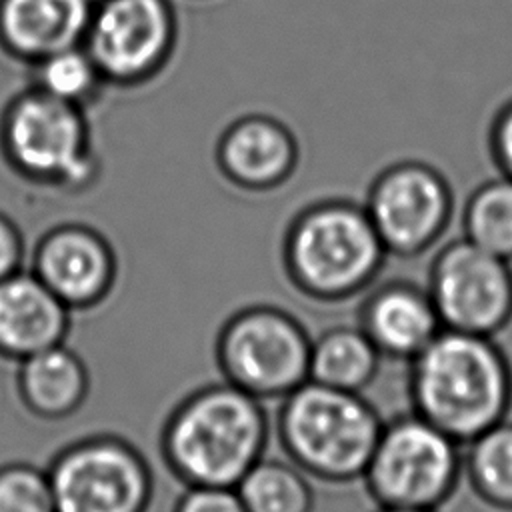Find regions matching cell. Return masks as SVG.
<instances>
[{"mask_svg":"<svg viewBox=\"0 0 512 512\" xmlns=\"http://www.w3.org/2000/svg\"><path fill=\"white\" fill-rule=\"evenodd\" d=\"M408 366L412 412L462 446L510 414L512 364L494 336L442 328Z\"/></svg>","mask_w":512,"mask_h":512,"instance_id":"cell-1","label":"cell"},{"mask_svg":"<svg viewBox=\"0 0 512 512\" xmlns=\"http://www.w3.org/2000/svg\"><path fill=\"white\" fill-rule=\"evenodd\" d=\"M268 416L262 400L224 382L178 402L162 430V456L186 486H236L264 456Z\"/></svg>","mask_w":512,"mask_h":512,"instance_id":"cell-2","label":"cell"},{"mask_svg":"<svg viewBox=\"0 0 512 512\" xmlns=\"http://www.w3.org/2000/svg\"><path fill=\"white\" fill-rule=\"evenodd\" d=\"M284 454L322 482L362 480L384 420L362 396L306 380L280 400L276 418Z\"/></svg>","mask_w":512,"mask_h":512,"instance_id":"cell-3","label":"cell"},{"mask_svg":"<svg viewBox=\"0 0 512 512\" xmlns=\"http://www.w3.org/2000/svg\"><path fill=\"white\" fill-rule=\"evenodd\" d=\"M386 256L366 208L350 200L310 204L284 238V266L292 284L322 302L360 294L376 280Z\"/></svg>","mask_w":512,"mask_h":512,"instance_id":"cell-4","label":"cell"},{"mask_svg":"<svg viewBox=\"0 0 512 512\" xmlns=\"http://www.w3.org/2000/svg\"><path fill=\"white\" fill-rule=\"evenodd\" d=\"M464 478V446L418 416L384 422L362 482L376 506L440 510Z\"/></svg>","mask_w":512,"mask_h":512,"instance_id":"cell-5","label":"cell"},{"mask_svg":"<svg viewBox=\"0 0 512 512\" xmlns=\"http://www.w3.org/2000/svg\"><path fill=\"white\" fill-rule=\"evenodd\" d=\"M2 140L14 168L34 182L76 192L98 178L86 110L34 86L6 110Z\"/></svg>","mask_w":512,"mask_h":512,"instance_id":"cell-6","label":"cell"},{"mask_svg":"<svg viewBox=\"0 0 512 512\" xmlns=\"http://www.w3.org/2000/svg\"><path fill=\"white\" fill-rule=\"evenodd\" d=\"M312 336L290 312L254 304L218 332L216 360L224 380L258 400H282L308 380Z\"/></svg>","mask_w":512,"mask_h":512,"instance_id":"cell-7","label":"cell"},{"mask_svg":"<svg viewBox=\"0 0 512 512\" xmlns=\"http://www.w3.org/2000/svg\"><path fill=\"white\" fill-rule=\"evenodd\" d=\"M46 470L56 512H146L154 496L150 464L116 434L68 444Z\"/></svg>","mask_w":512,"mask_h":512,"instance_id":"cell-8","label":"cell"},{"mask_svg":"<svg viewBox=\"0 0 512 512\" xmlns=\"http://www.w3.org/2000/svg\"><path fill=\"white\" fill-rule=\"evenodd\" d=\"M176 38L170 0H96L82 46L106 84L130 88L162 72Z\"/></svg>","mask_w":512,"mask_h":512,"instance_id":"cell-9","label":"cell"},{"mask_svg":"<svg viewBox=\"0 0 512 512\" xmlns=\"http://www.w3.org/2000/svg\"><path fill=\"white\" fill-rule=\"evenodd\" d=\"M364 208L388 254L416 258L448 230L454 192L444 172L430 162L400 160L374 178Z\"/></svg>","mask_w":512,"mask_h":512,"instance_id":"cell-10","label":"cell"},{"mask_svg":"<svg viewBox=\"0 0 512 512\" xmlns=\"http://www.w3.org/2000/svg\"><path fill=\"white\" fill-rule=\"evenodd\" d=\"M426 290L448 330L496 338L512 322V262L464 236L438 248Z\"/></svg>","mask_w":512,"mask_h":512,"instance_id":"cell-11","label":"cell"},{"mask_svg":"<svg viewBox=\"0 0 512 512\" xmlns=\"http://www.w3.org/2000/svg\"><path fill=\"white\" fill-rule=\"evenodd\" d=\"M32 272L70 310H88L110 294L118 262L110 242L96 228L62 222L38 240Z\"/></svg>","mask_w":512,"mask_h":512,"instance_id":"cell-12","label":"cell"},{"mask_svg":"<svg viewBox=\"0 0 512 512\" xmlns=\"http://www.w3.org/2000/svg\"><path fill=\"white\" fill-rule=\"evenodd\" d=\"M216 164L242 190H272L292 176L298 164V142L280 120L248 114L222 132L216 144Z\"/></svg>","mask_w":512,"mask_h":512,"instance_id":"cell-13","label":"cell"},{"mask_svg":"<svg viewBox=\"0 0 512 512\" xmlns=\"http://www.w3.org/2000/svg\"><path fill=\"white\" fill-rule=\"evenodd\" d=\"M386 358L410 362L444 328L426 286L390 280L364 300L358 324Z\"/></svg>","mask_w":512,"mask_h":512,"instance_id":"cell-14","label":"cell"},{"mask_svg":"<svg viewBox=\"0 0 512 512\" xmlns=\"http://www.w3.org/2000/svg\"><path fill=\"white\" fill-rule=\"evenodd\" d=\"M70 308L32 272L0 280V354L24 360L66 340Z\"/></svg>","mask_w":512,"mask_h":512,"instance_id":"cell-15","label":"cell"},{"mask_svg":"<svg viewBox=\"0 0 512 512\" xmlns=\"http://www.w3.org/2000/svg\"><path fill=\"white\" fill-rule=\"evenodd\" d=\"M96 0H0V40L18 58L38 60L84 40Z\"/></svg>","mask_w":512,"mask_h":512,"instance_id":"cell-16","label":"cell"},{"mask_svg":"<svg viewBox=\"0 0 512 512\" xmlns=\"http://www.w3.org/2000/svg\"><path fill=\"white\" fill-rule=\"evenodd\" d=\"M88 390V368L64 342L20 360L18 392L22 404L38 418L72 416L88 398Z\"/></svg>","mask_w":512,"mask_h":512,"instance_id":"cell-17","label":"cell"},{"mask_svg":"<svg viewBox=\"0 0 512 512\" xmlns=\"http://www.w3.org/2000/svg\"><path fill=\"white\" fill-rule=\"evenodd\" d=\"M382 358L360 326H334L312 338L308 380L362 392L376 378Z\"/></svg>","mask_w":512,"mask_h":512,"instance_id":"cell-18","label":"cell"},{"mask_svg":"<svg viewBox=\"0 0 512 512\" xmlns=\"http://www.w3.org/2000/svg\"><path fill=\"white\" fill-rule=\"evenodd\" d=\"M464 480L496 512H512V420L504 418L464 446Z\"/></svg>","mask_w":512,"mask_h":512,"instance_id":"cell-19","label":"cell"},{"mask_svg":"<svg viewBox=\"0 0 512 512\" xmlns=\"http://www.w3.org/2000/svg\"><path fill=\"white\" fill-rule=\"evenodd\" d=\"M234 488L248 512H314L310 476L290 460L262 456Z\"/></svg>","mask_w":512,"mask_h":512,"instance_id":"cell-20","label":"cell"},{"mask_svg":"<svg viewBox=\"0 0 512 512\" xmlns=\"http://www.w3.org/2000/svg\"><path fill=\"white\" fill-rule=\"evenodd\" d=\"M462 236L512 262V180L498 174L478 184L462 206Z\"/></svg>","mask_w":512,"mask_h":512,"instance_id":"cell-21","label":"cell"},{"mask_svg":"<svg viewBox=\"0 0 512 512\" xmlns=\"http://www.w3.org/2000/svg\"><path fill=\"white\" fill-rule=\"evenodd\" d=\"M34 66V88L80 108H88L106 86L82 44L58 50Z\"/></svg>","mask_w":512,"mask_h":512,"instance_id":"cell-22","label":"cell"},{"mask_svg":"<svg viewBox=\"0 0 512 512\" xmlns=\"http://www.w3.org/2000/svg\"><path fill=\"white\" fill-rule=\"evenodd\" d=\"M0 512H56L48 470L26 462L2 466Z\"/></svg>","mask_w":512,"mask_h":512,"instance_id":"cell-23","label":"cell"},{"mask_svg":"<svg viewBox=\"0 0 512 512\" xmlns=\"http://www.w3.org/2000/svg\"><path fill=\"white\" fill-rule=\"evenodd\" d=\"M174 512H248L232 486H186Z\"/></svg>","mask_w":512,"mask_h":512,"instance_id":"cell-24","label":"cell"},{"mask_svg":"<svg viewBox=\"0 0 512 512\" xmlns=\"http://www.w3.org/2000/svg\"><path fill=\"white\" fill-rule=\"evenodd\" d=\"M488 152L498 174L512 180V98L502 102L488 126Z\"/></svg>","mask_w":512,"mask_h":512,"instance_id":"cell-25","label":"cell"},{"mask_svg":"<svg viewBox=\"0 0 512 512\" xmlns=\"http://www.w3.org/2000/svg\"><path fill=\"white\" fill-rule=\"evenodd\" d=\"M22 252L24 248L18 228L0 214V280L20 270Z\"/></svg>","mask_w":512,"mask_h":512,"instance_id":"cell-26","label":"cell"},{"mask_svg":"<svg viewBox=\"0 0 512 512\" xmlns=\"http://www.w3.org/2000/svg\"><path fill=\"white\" fill-rule=\"evenodd\" d=\"M376 512H438V510H422V508H390V506H378Z\"/></svg>","mask_w":512,"mask_h":512,"instance_id":"cell-27","label":"cell"}]
</instances>
